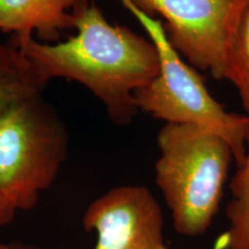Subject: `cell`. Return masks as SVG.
<instances>
[{"mask_svg": "<svg viewBox=\"0 0 249 249\" xmlns=\"http://www.w3.org/2000/svg\"><path fill=\"white\" fill-rule=\"evenodd\" d=\"M75 34L67 40L43 43L34 37H11L40 79H67L82 85L104 105L118 126L132 123L139 108L135 93L154 81L160 59L148 37L112 24L95 2L80 8Z\"/></svg>", "mask_w": 249, "mask_h": 249, "instance_id": "obj_1", "label": "cell"}, {"mask_svg": "<svg viewBox=\"0 0 249 249\" xmlns=\"http://www.w3.org/2000/svg\"><path fill=\"white\" fill-rule=\"evenodd\" d=\"M157 143L156 185L174 230L188 238L204 234L219 209L234 160L231 147L218 134L191 124H165Z\"/></svg>", "mask_w": 249, "mask_h": 249, "instance_id": "obj_2", "label": "cell"}, {"mask_svg": "<svg viewBox=\"0 0 249 249\" xmlns=\"http://www.w3.org/2000/svg\"><path fill=\"white\" fill-rule=\"evenodd\" d=\"M119 1L141 23L160 59L157 77L135 93L139 111L165 124H191L210 129L229 143L240 166L246 156L247 116L229 112L214 99L197 71L171 44L161 20L144 13L132 0Z\"/></svg>", "mask_w": 249, "mask_h": 249, "instance_id": "obj_3", "label": "cell"}, {"mask_svg": "<svg viewBox=\"0 0 249 249\" xmlns=\"http://www.w3.org/2000/svg\"><path fill=\"white\" fill-rule=\"evenodd\" d=\"M67 150L66 127L42 93L12 103L0 113V193L18 211L31 210Z\"/></svg>", "mask_w": 249, "mask_h": 249, "instance_id": "obj_4", "label": "cell"}, {"mask_svg": "<svg viewBox=\"0 0 249 249\" xmlns=\"http://www.w3.org/2000/svg\"><path fill=\"white\" fill-rule=\"evenodd\" d=\"M247 0H132L163 18L170 43L189 65L223 80L230 35Z\"/></svg>", "mask_w": 249, "mask_h": 249, "instance_id": "obj_5", "label": "cell"}, {"mask_svg": "<svg viewBox=\"0 0 249 249\" xmlns=\"http://www.w3.org/2000/svg\"><path fill=\"white\" fill-rule=\"evenodd\" d=\"M82 224L96 233L93 249H169L161 207L145 186L110 189L89 204Z\"/></svg>", "mask_w": 249, "mask_h": 249, "instance_id": "obj_6", "label": "cell"}, {"mask_svg": "<svg viewBox=\"0 0 249 249\" xmlns=\"http://www.w3.org/2000/svg\"><path fill=\"white\" fill-rule=\"evenodd\" d=\"M91 0H0V33L57 43L74 29L75 14Z\"/></svg>", "mask_w": 249, "mask_h": 249, "instance_id": "obj_7", "label": "cell"}, {"mask_svg": "<svg viewBox=\"0 0 249 249\" xmlns=\"http://www.w3.org/2000/svg\"><path fill=\"white\" fill-rule=\"evenodd\" d=\"M46 83L12 42H0V113L12 103L42 93Z\"/></svg>", "mask_w": 249, "mask_h": 249, "instance_id": "obj_8", "label": "cell"}, {"mask_svg": "<svg viewBox=\"0 0 249 249\" xmlns=\"http://www.w3.org/2000/svg\"><path fill=\"white\" fill-rule=\"evenodd\" d=\"M249 121V97L241 98ZM232 198L226 205L229 229L223 239L227 249H249V127L245 160L231 180Z\"/></svg>", "mask_w": 249, "mask_h": 249, "instance_id": "obj_9", "label": "cell"}, {"mask_svg": "<svg viewBox=\"0 0 249 249\" xmlns=\"http://www.w3.org/2000/svg\"><path fill=\"white\" fill-rule=\"evenodd\" d=\"M223 80L233 83L241 98L249 97V0L242 6L233 24Z\"/></svg>", "mask_w": 249, "mask_h": 249, "instance_id": "obj_10", "label": "cell"}, {"mask_svg": "<svg viewBox=\"0 0 249 249\" xmlns=\"http://www.w3.org/2000/svg\"><path fill=\"white\" fill-rule=\"evenodd\" d=\"M18 210L4 195L0 193V227L6 226L14 219Z\"/></svg>", "mask_w": 249, "mask_h": 249, "instance_id": "obj_11", "label": "cell"}, {"mask_svg": "<svg viewBox=\"0 0 249 249\" xmlns=\"http://www.w3.org/2000/svg\"><path fill=\"white\" fill-rule=\"evenodd\" d=\"M6 249H43V248L34 247V246H26L22 244H12V245H6Z\"/></svg>", "mask_w": 249, "mask_h": 249, "instance_id": "obj_12", "label": "cell"}, {"mask_svg": "<svg viewBox=\"0 0 249 249\" xmlns=\"http://www.w3.org/2000/svg\"><path fill=\"white\" fill-rule=\"evenodd\" d=\"M0 249H6V245L0 244Z\"/></svg>", "mask_w": 249, "mask_h": 249, "instance_id": "obj_13", "label": "cell"}]
</instances>
